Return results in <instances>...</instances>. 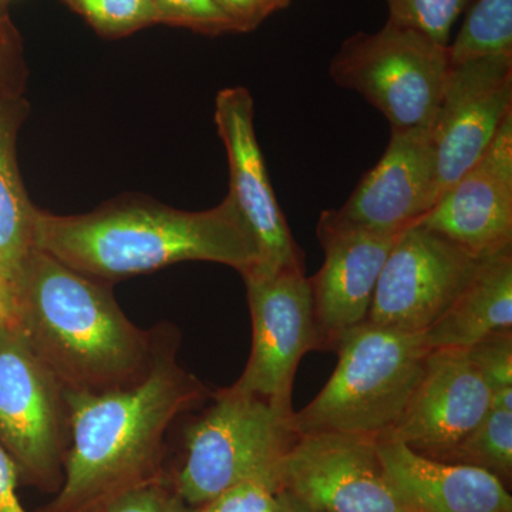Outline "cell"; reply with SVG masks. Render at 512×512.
<instances>
[{
  "label": "cell",
  "instance_id": "4dcf8cb0",
  "mask_svg": "<svg viewBox=\"0 0 512 512\" xmlns=\"http://www.w3.org/2000/svg\"><path fill=\"white\" fill-rule=\"evenodd\" d=\"M2 325H18V312L12 289L0 278V326Z\"/></svg>",
  "mask_w": 512,
  "mask_h": 512
},
{
  "label": "cell",
  "instance_id": "52a82bcc",
  "mask_svg": "<svg viewBox=\"0 0 512 512\" xmlns=\"http://www.w3.org/2000/svg\"><path fill=\"white\" fill-rule=\"evenodd\" d=\"M0 447L30 483L62 485L69 407L56 377L18 325L0 326Z\"/></svg>",
  "mask_w": 512,
  "mask_h": 512
},
{
  "label": "cell",
  "instance_id": "44dd1931",
  "mask_svg": "<svg viewBox=\"0 0 512 512\" xmlns=\"http://www.w3.org/2000/svg\"><path fill=\"white\" fill-rule=\"evenodd\" d=\"M439 461L490 471L504 484L512 478V409L491 406L480 424Z\"/></svg>",
  "mask_w": 512,
  "mask_h": 512
},
{
  "label": "cell",
  "instance_id": "5bb4252c",
  "mask_svg": "<svg viewBox=\"0 0 512 512\" xmlns=\"http://www.w3.org/2000/svg\"><path fill=\"white\" fill-rule=\"evenodd\" d=\"M402 232L349 227L322 212L316 235L325 259L309 278L322 350L335 349L343 333L367 322L380 272Z\"/></svg>",
  "mask_w": 512,
  "mask_h": 512
},
{
  "label": "cell",
  "instance_id": "d4e9b609",
  "mask_svg": "<svg viewBox=\"0 0 512 512\" xmlns=\"http://www.w3.org/2000/svg\"><path fill=\"white\" fill-rule=\"evenodd\" d=\"M279 491L281 484L276 467L232 485L210 503L202 505L200 512H275Z\"/></svg>",
  "mask_w": 512,
  "mask_h": 512
},
{
  "label": "cell",
  "instance_id": "5b68a950",
  "mask_svg": "<svg viewBox=\"0 0 512 512\" xmlns=\"http://www.w3.org/2000/svg\"><path fill=\"white\" fill-rule=\"evenodd\" d=\"M295 410L225 387L185 431V457L174 488L202 507L232 485L278 467L298 439Z\"/></svg>",
  "mask_w": 512,
  "mask_h": 512
},
{
  "label": "cell",
  "instance_id": "484cf974",
  "mask_svg": "<svg viewBox=\"0 0 512 512\" xmlns=\"http://www.w3.org/2000/svg\"><path fill=\"white\" fill-rule=\"evenodd\" d=\"M491 393L512 389V330L488 336L466 349Z\"/></svg>",
  "mask_w": 512,
  "mask_h": 512
},
{
  "label": "cell",
  "instance_id": "d6986e66",
  "mask_svg": "<svg viewBox=\"0 0 512 512\" xmlns=\"http://www.w3.org/2000/svg\"><path fill=\"white\" fill-rule=\"evenodd\" d=\"M505 330H512V248L484 258L467 288L424 336L431 350L468 349Z\"/></svg>",
  "mask_w": 512,
  "mask_h": 512
},
{
  "label": "cell",
  "instance_id": "1f68e13d",
  "mask_svg": "<svg viewBox=\"0 0 512 512\" xmlns=\"http://www.w3.org/2000/svg\"><path fill=\"white\" fill-rule=\"evenodd\" d=\"M275 512H316L311 508L306 507L301 501L296 500L291 494L285 491H279L276 497V511Z\"/></svg>",
  "mask_w": 512,
  "mask_h": 512
},
{
  "label": "cell",
  "instance_id": "3957f363",
  "mask_svg": "<svg viewBox=\"0 0 512 512\" xmlns=\"http://www.w3.org/2000/svg\"><path fill=\"white\" fill-rule=\"evenodd\" d=\"M18 328L64 393L99 394L140 382L168 336L140 329L110 282L35 248L13 288Z\"/></svg>",
  "mask_w": 512,
  "mask_h": 512
},
{
  "label": "cell",
  "instance_id": "d6a6232c",
  "mask_svg": "<svg viewBox=\"0 0 512 512\" xmlns=\"http://www.w3.org/2000/svg\"><path fill=\"white\" fill-rule=\"evenodd\" d=\"M278 2H279V5L282 6V9H284V8H286V6L289 5V3L292 2V0H278Z\"/></svg>",
  "mask_w": 512,
  "mask_h": 512
},
{
  "label": "cell",
  "instance_id": "9a60e30c",
  "mask_svg": "<svg viewBox=\"0 0 512 512\" xmlns=\"http://www.w3.org/2000/svg\"><path fill=\"white\" fill-rule=\"evenodd\" d=\"M416 224L478 259L512 248V114L480 160Z\"/></svg>",
  "mask_w": 512,
  "mask_h": 512
},
{
  "label": "cell",
  "instance_id": "f546056e",
  "mask_svg": "<svg viewBox=\"0 0 512 512\" xmlns=\"http://www.w3.org/2000/svg\"><path fill=\"white\" fill-rule=\"evenodd\" d=\"M19 470L0 447V512H28L18 497Z\"/></svg>",
  "mask_w": 512,
  "mask_h": 512
},
{
  "label": "cell",
  "instance_id": "ba28073f",
  "mask_svg": "<svg viewBox=\"0 0 512 512\" xmlns=\"http://www.w3.org/2000/svg\"><path fill=\"white\" fill-rule=\"evenodd\" d=\"M241 276L251 311L252 348L231 387L292 412L296 369L309 350H322L309 278L305 271Z\"/></svg>",
  "mask_w": 512,
  "mask_h": 512
},
{
  "label": "cell",
  "instance_id": "ffe728a7",
  "mask_svg": "<svg viewBox=\"0 0 512 512\" xmlns=\"http://www.w3.org/2000/svg\"><path fill=\"white\" fill-rule=\"evenodd\" d=\"M447 47L451 67L512 56V0H474L456 39Z\"/></svg>",
  "mask_w": 512,
  "mask_h": 512
},
{
  "label": "cell",
  "instance_id": "7a4b0ae2",
  "mask_svg": "<svg viewBox=\"0 0 512 512\" xmlns=\"http://www.w3.org/2000/svg\"><path fill=\"white\" fill-rule=\"evenodd\" d=\"M35 247L80 274L113 282L188 261L239 274L258 264L251 231L229 195L207 211H181L150 198H121L92 212H35Z\"/></svg>",
  "mask_w": 512,
  "mask_h": 512
},
{
  "label": "cell",
  "instance_id": "7c38bea8",
  "mask_svg": "<svg viewBox=\"0 0 512 512\" xmlns=\"http://www.w3.org/2000/svg\"><path fill=\"white\" fill-rule=\"evenodd\" d=\"M512 114V56L451 67L430 128L437 201L480 160Z\"/></svg>",
  "mask_w": 512,
  "mask_h": 512
},
{
  "label": "cell",
  "instance_id": "2e32d148",
  "mask_svg": "<svg viewBox=\"0 0 512 512\" xmlns=\"http://www.w3.org/2000/svg\"><path fill=\"white\" fill-rule=\"evenodd\" d=\"M436 202L430 131L392 130L379 163L363 175L343 207L329 212L349 227L396 234L419 222Z\"/></svg>",
  "mask_w": 512,
  "mask_h": 512
},
{
  "label": "cell",
  "instance_id": "cb8c5ba5",
  "mask_svg": "<svg viewBox=\"0 0 512 512\" xmlns=\"http://www.w3.org/2000/svg\"><path fill=\"white\" fill-rule=\"evenodd\" d=\"M156 6L157 23L180 26L202 33L218 36L238 32L232 20L214 0H153Z\"/></svg>",
  "mask_w": 512,
  "mask_h": 512
},
{
  "label": "cell",
  "instance_id": "8fae6325",
  "mask_svg": "<svg viewBox=\"0 0 512 512\" xmlns=\"http://www.w3.org/2000/svg\"><path fill=\"white\" fill-rule=\"evenodd\" d=\"M215 124L229 165V197L258 245V264L245 274L305 271V255L285 220L255 131V106L245 87L221 90ZM242 274V275H245Z\"/></svg>",
  "mask_w": 512,
  "mask_h": 512
},
{
  "label": "cell",
  "instance_id": "603a6c76",
  "mask_svg": "<svg viewBox=\"0 0 512 512\" xmlns=\"http://www.w3.org/2000/svg\"><path fill=\"white\" fill-rule=\"evenodd\" d=\"M393 25L416 30L441 46L450 45L454 23L474 0H384Z\"/></svg>",
  "mask_w": 512,
  "mask_h": 512
},
{
  "label": "cell",
  "instance_id": "30bf717a",
  "mask_svg": "<svg viewBox=\"0 0 512 512\" xmlns=\"http://www.w3.org/2000/svg\"><path fill=\"white\" fill-rule=\"evenodd\" d=\"M278 476L282 491L316 512H410L386 476L377 437L303 434Z\"/></svg>",
  "mask_w": 512,
  "mask_h": 512
},
{
  "label": "cell",
  "instance_id": "4316f807",
  "mask_svg": "<svg viewBox=\"0 0 512 512\" xmlns=\"http://www.w3.org/2000/svg\"><path fill=\"white\" fill-rule=\"evenodd\" d=\"M103 512H200V507L185 503L175 488L160 478L120 495Z\"/></svg>",
  "mask_w": 512,
  "mask_h": 512
},
{
  "label": "cell",
  "instance_id": "e0dca14e",
  "mask_svg": "<svg viewBox=\"0 0 512 512\" xmlns=\"http://www.w3.org/2000/svg\"><path fill=\"white\" fill-rule=\"evenodd\" d=\"M379 453L410 512H512L511 494L490 471L421 456L399 441L379 440Z\"/></svg>",
  "mask_w": 512,
  "mask_h": 512
},
{
  "label": "cell",
  "instance_id": "f1b7e54d",
  "mask_svg": "<svg viewBox=\"0 0 512 512\" xmlns=\"http://www.w3.org/2000/svg\"><path fill=\"white\" fill-rule=\"evenodd\" d=\"M26 77L25 63L16 32L8 18L0 13V86Z\"/></svg>",
  "mask_w": 512,
  "mask_h": 512
},
{
  "label": "cell",
  "instance_id": "6da1fadb",
  "mask_svg": "<svg viewBox=\"0 0 512 512\" xmlns=\"http://www.w3.org/2000/svg\"><path fill=\"white\" fill-rule=\"evenodd\" d=\"M168 336L146 377L99 394L66 393L69 447L59 494L45 512H103L117 497L163 478L165 436L211 396L177 363Z\"/></svg>",
  "mask_w": 512,
  "mask_h": 512
},
{
  "label": "cell",
  "instance_id": "8992f818",
  "mask_svg": "<svg viewBox=\"0 0 512 512\" xmlns=\"http://www.w3.org/2000/svg\"><path fill=\"white\" fill-rule=\"evenodd\" d=\"M450 72L447 46L390 22L349 37L329 69L333 82L365 97L402 131H430Z\"/></svg>",
  "mask_w": 512,
  "mask_h": 512
},
{
  "label": "cell",
  "instance_id": "ac0fdd59",
  "mask_svg": "<svg viewBox=\"0 0 512 512\" xmlns=\"http://www.w3.org/2000/svg\"><path fill=\"white\" fill-rule=\"evenodd\" d=\"M25 82L0 86V278L15 288L35 251V205L20 177L16 140L28 116Z\"/></svg>",
  "mask_w": 512,
  "mask_h": 512
},
{
  "label": "cell",
  "instance_id": "4fadbf2b",
  "mask_svg": "<svg viewBox=\"0 0 512 512\" xmlns=\"http://www.w3.org/2000/svg\"><path fill=\"white\" fill-rule=\"evenodd\" d=\"M490 386L466 349H434L402 419L386 437L440 460L466 439L491 407Z\"/></svg>",
  "mask_w": 512,
  "mask_h": 512
},
{
  "label": "cell",
  "instance_id": "83f0119b",
  "mask_svg": "<svg viewBox=\"0 0 512 512\" xmlns=\"http://www.w3.org/2000/svg\"><path fill=\"white\" fill-rule=\"evenodd\" d=\"M234 23L238 33L252 32L272 13L282 9L278 0H214Z\"/></svg>",
  "mask_w": 512,
  "mask_h": 512
},
{
  "label": "cell",
  "instance_id": "e575fe53",
  "mask_svg": "<svg viewBox=\"0 0 512 512\" xmlns=\"http://www.w3.org/2000/svg\"><path fill=\"white\" fill-rule=\"evenodd\" d=\"M0 13H3L2 10H0Z\"/></svg>",
  "mask_w": 512,
  "mask_h": 512
},
{
  "label": "cell",
  "instance_id": "836d02e7",
  "mask_svg": "<svg viewBox=\"0 0 512 512\" xmlns=\"http://www.w3.org/2000/svg\"><path fill=\"white\" fill-rule=\"evenodd\" d=\"M5 2H6V0H0V10H2V8H3V3H5Z\"/></svg>",
  "mask_w": 512,
  "mask_h": 512
},
{
  "label": "cell",
  "instance_id": "7402d4cb",
  "mask_svg": "<svg viewBox=\"0 0 512 512\" xmlns=\"http://www.w3.org/2000/svg\"><path fill=\"white\" fill-rule=\"evenodd\" d=\"M101 36L123 37L156 25L153 0H62Z\"/></svg>",
  "mask_w": 512,
  "mask_h": 512
},
{
  "label": "cell",
  "instance_id": "9c48e42d",
  "mask_svg": "<svg viewBox=\"0 0 512 512\" xmlns=\"http://www.w3.org/2000/svg\"><path fill=\"white\" fill-rule=\"evenodd\" d=\"M481 261L419 224L404 229L384 262L367 320L426 333L467 288Z\"/></svg>",
  "mask_w": 512,
  "mask_h": 512
},
{
  "label": "cell",
  "instance_id": "277c9868",
  "mask_svg": "<svg viewBox=\"0 0 512 512\" xmlns=\"http://www.w3.org/2000/svg\"><path fill=\"white\" fill-rule=\"evenodd\" d=\"M338 365L318 396L295 412L299 436L350 433L383 439L402 419L431 349L424 333L367 322L336 342Z\"/></svg>",
  "mask_w": 512,
  "mask_h": 512
}]
</instances>
